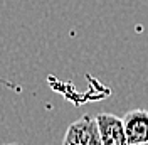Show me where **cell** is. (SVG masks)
Returning a JSON list of instances; mask_svg holds the SVG:
<instances>
[{
  "label": "cell",
  "instance_id": "1",
  "mask_svg": "<svg viewBox=\"0 0 148 145\" xmlns=\"http://www.w3.org/2000/svg\"><path fill=\"white\" fill-rule=\"evenodd\" d=\"M62 145H103L96 117L84 115L73 122L66 130Z\"/></svg>",
  "mask_w": 148,
  "mask_h": 145
},
{
  "label": "cell",
  "instance_id": "4",
  "mask_svg": "<svg viewBox=\"0 0 148 145\" xmlns=\"http://www.w3.org/2000/svg\"><path fill=\"white\" fill-rule=\"evenodd\" d=\"M0 145H22V144H0Z\"/></svg>",
  "mask_w": 148,
  "mask_h": 145
},
{
  "label": "cell",
  "instance_id": "5",
  "mask_svg": "<svg viewBox=\"0 0 148 145\" xmlns=\"http://www.w3.org/2000/svg\"><path fill=\"white\" fill-rule=\"evenodd\" d=\"M133 145H148V142H147V144H133Z\"/></svg>",
  "mask_w": 148,
  "mask_h": 145
},
{
  "label": "cell",
  "instance_id": "2",
  "mask_svg": "<svg viewBox=\"0 0 148 145\" xmlns=\"http://www.w3.org/2000/svg\"><path fill=\"white\" fill-rule=\"evenodd\" d=\"M123 125L128 145L133 144H147L148 142V110L136 108L125 113Z\"/></svg>",
  "mask_w": 148,
  "mask_h": 145
},
{
  "label": "cell",
  "instance_id": "3",
  "mask_svg": "<svg viewBox=\"0 0 148 145\" xmlns=\"http://www.w3.org/2000/svg\"><path fill=\"white\" fill-rule=\"evenodd\" d=\"M103 145H128L123 118L113 113H99L96 117Z\"/></svg>",
  "mask_w": 148,
  "mask_h": 145
}]
</instances>
